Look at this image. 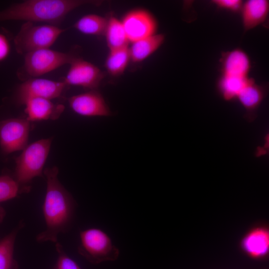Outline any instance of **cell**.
Wrapping results in <instances>:
<instances>
[{"label":"cell","mask_w":269,"mask_h":269,"mask_svg":"<svg viewBox=\"0 0 269 269\" xmlns=\"http://www.w3.org/2000/svg\"><path fill=\"white\" fill-rule=\"evenodd\" d=\"M58 172L56 166L47 167L43 171L46 191L42 210L46 229L37 235L38 242L56 243L59 234L69 229L74 218L76 203L59 180Z\"/></svg>","instance_id":"obj_1"},{"label":"cell","mask_w":269,"mask_h":269,"mask_svg":"<svg viewBox=\"0 0 269 269\" xmlns=\"http://www.w3.org/2000/svg\"><path fill=\"white\" fill-rule=\"evenodd\" d=\"M100 1L86 0H28L0 11V21L22 20L57 23L70 11L86 4L99 5Z\"/></svg>","instance_id":"obj_2"},{"label":"cell","mask_w":269,"mask_h":269,"mask_svg":"<svg viewBox=\"0 0 269 269\" xmlns=\"http://www.w3.org/2000/svg\"><path fill=\"white\" fill-rule=\"evenodd\" d=\"M52 138L41 139L27 145L15 158L14 178L24 187L35 177L42 176L43 167L48 155Z\"/></svg>","instance_id":"obj_3"},{"label":"cell","mask_w":269,"mask_h":269,"mask_svg":"<svg viewBox=\"0 0 269 269\" xmlns=\"http://www.w3.org/2000/svg\"><path fill=\"white\" fill-rule=\"evenodd\" d=\"M78 252L94 265L116 261L120 256L119 249L113 244L110 236L96 228L80 231Z\"/></svg>","instance_id":"obj_4"},{"label":"cell","mask_w":269,"mask_h":269,"mask_svg":"<svg viewBox=\"0 0 269 269\" xmlns=\"http://www.w3.org/2000/svg\"><path fill=\"white\" fill-rule=\"evenodd\" d=\"M53 25H34L24 23L14 39L15 49L19 54L49 48L65 31Z\"/></svg>","instance_id":"obj_5"},{"label":"cell","mask_w":269,"mask_h":269,"mask_svg":"<svg viewBox=\"0 0 269 269\" xmlns=\"http://www.w3.org/2000/svg\"><path fill=\"white\" fill-rule=\"evenodd\" d=\"M24 55L23 69L33 78L70 64L77 57L71 52H61L49 48L37 50Z\"/></svg>","instance_id":"obj_6"},{"label":"cell","mask_w":269,"mask_h":269,"mask_svg":"<svg viewBox=\"0 0 269 269\" xmlns=\"http://www.w3.org/2000/svg\"><path fill=\"white\" fill-rule=\"evenodd\" d=\"M30 121L26 119L12 118L0 122V145L8 154L24 149L27 145Z\"/></svg>","instance_id":"obj_7"},{"label":"cell","mask_w":269,"mask_h":269,"mask_svg":"<svg viewBox=\"0 0 269 269\" xmlns=\"http://www.w3.org/2000/svg\"><path fill=\"white\" fill-rule=\"evenodd\" d=\"M67 86L63 81L30 78L19 86L17 93V101L18 103L24 104L31 98H41L49 100L57 98L61 95Z\"/></svg>","instance_id":"obj_8"},{"label":"cell","mask_w":269,"mask_h":269,"mask_svg":"<svg viewBox=\"0 0 269 269\" xmlns=\"http://www.w3.org/2000/svg\"><path fill=\"white\" fill-rule=\"evenodd\" d=\"M69 71L63 81L68 85L95 90L104 77V73L92 63L79 57L70 64Z\"/></svg>","instance_id":"obj_9"},{"label":"cell","mask_w":269,"mask_h":269,"mask_svg":"<svg viewBox=\"0 0 269 269\" xmlns=\"http://www.w3.org/2000/svg\"><path fill=\"white\" fill-rule=\"evenodd\" d=\"M122 23L128 38L132 43L156 34L157 28L154 16L148 11L141 9L127 13Z\"/></svg>","instance_id":"obj_10"},{"label":"cell","mask_w":269,"mask_h":269,"mask_svg":"<svg viewBox=\"0 0 269 269\" xmlns=\"http://www.w3.org/2000/svg\"><path fill=\"white\" fill-rule=\"evenodd\" d=\"M69 106L76 114L84 117H108L112 115L103 96L98 91L74 95L68 99Z\"/></svg>","instance_id":"obj_11"},{"label":"cell","mask_w":269,"mask_h":269,"mask_svg":"<svg viewBox=\"0 0 269 269\" xmlns=\"http://www.w3.org/2000/svg\"><path fill=\"white\" fill-rule=\"evenodd\" d=\"M221 75L248 77L251 61L248 54L242 49L236 48L223 52L220 60Z\"/></svg>","instance_id":"obj_12"},{"label":"cell","mask_w":269,"mask_h":269,"mask_svg":"<svg viewBox=\"0 0 269 269\" xmlns=\"http://www.w3.org/2000/svg\"><path fill=\"white\" fill-rule=\"evenodd\" d=\"M267 94V87L257 84L252 78L239 93L237 99L246 110L244 118L248 122H252L256 119L257 111Z\"/></svg>","instance_id":"obj_13"},{"label":"cell","mask_w":269,"mask_h":269,"mask_svg":"<svg viewBox=\"0 0 269 269\" xmlns=\"http://www.w3.org/2000/svg\"><path fill=\"white\" fill-rule=\"evenodd\" d=\"M24 104L26 119L30 122L55 120L59 118L64 110V105L53 103L51 100L44 98H31Z\"/></svg>","instance_id":"obj_14"},{"label":"cell","mask_w":269,"mask_h":269,"mask_svg":"<svg viewBox=\"0 0 269 269\" xmlns=\"http://www.w3.org/2000/svg\"><path fill=\"white\" fill-rule=\"evenodd\" d=\"M240 12L244 30H251L267 20L269 13V1L246 0L243 2Z\"/></svg>","instance_id":"obj_15"},{"label":"cell","mask_w":269,"mask_h":269,"mask_svg":"<svg viewBox=\"0 0 269 269\" xmlns=\"http://www.w3.org/2000/svg\"><path fill=\"white\" fill-rule=\"evenodd\" d=\"M165 36L162 34H155L132 42L129 48L130 60L134 63L140 62L154 52L163 43Z\"/></svg>","instance_id":"obj_16"},{"label":"cell","mask_w":269,"mask_h":269,"mask_svg":"<svg viewBox=\"0 0 269 269\" xmlns=\"http://www.w3.org/2000/svg\"><path fill=\"white\" fill-rule=\"evenodd\" d=\"M243 247L251 257L260 258L264 256L269 248V232L263 228L252 231L244 238Z\"/></svg>","instance_id":"obj_17"},{"label":"cell","mask_w":269,"mask_h":269,"mask_svg":"<svg viewBox=\"0 0 269 269\" xmlns=\"http://www.w3.org/2000/svg\"><path fill=\"white\" fill-rule=\"evenodd\" d=\"M23 227L21 221L9 234L0 240V269H18V264L14 258L16 237Z\"/></svg>","instance_id":"obj_18"},{"label":"cell","mask_w":269,"mask_h":269,"mask_svg":"<svg viewBox=\"0 0 269 269\" xmlns=\"http://www.w3.org/2000/svg\"><path fill=\"white\" fill-rule=\"evenodd\" d=\"M251 78L221 75L217 88L219 94L226 101L237 99L241 91L249 83Z\"/></svg>","instance_id":"obj_19"},{"label":"cell","mask_w":269,"mask_h":269,"mask_svg":"<svg viewBox=\"0 0 269 269\" xmlns=\"http://www.w3.org/2000/svg\"><path fill=\"white\" fill-rule=\"evenodd\" d=\"M104 35L110 51L128 47L129 40L122 21L114 16L108 19Z\"/></svg>","instance_id":"obj_20"},{"label":"cell","mask_w":269,"mask_h":269,"mask_svg":"<svg viewBox=\"0 0 269 269\" xmlns=\"http://www.w3.org/2000/svg\"><path fill=\"white\" fill-rule=\"evenodd\" d=\"M108 19L97 14H89L80 18L74 24L73 27L85 34L104 35Z\"/></svg>","instance_id":"obj_21"},{"label":"cell","mask_w":269,"mask_h":269,"mask_svg":"<svg viewBox=\"0 0 269 269\" xmlns=\"http://www.w3.org/2000/svg\"><path fill=\"white\" fill-rule=\"evenodd\" d=\"M130 60L128 47L111 50L106 59L105 67L110 75L118 76L124 73Z\"/></svg>","instance_id":"obj_22"},{"label":"cell","mask_w":269,"mask_h":269,"mask_svg":"<svg viewBox=\"0 0 269 269\" xmlns=\"http://www.w3.org/2000/svg\"><path fill=\"white\" fill-rule=\"evenodd\" d=\"M29 190V188L20 185L14 177L6 174L0 176V203Z\"/></svg>","instance_id":"obj_23"},{"label":"cell","mask_w":269,"mask_h":269,"mask_svg":"<svg viewBox=\"0 0 269 269\" xmlns=\"http://www.w3.org/2000/svg\"><path fill=\"white\" fill-rule=\"evenodd\" d=\"M55 248L58 257L52 269H81L77 263L66 254L59 242L55 243Z\"/></svg>","instance_id":"obj_24"},{"label":"cell","mask_w":269,"mask_h":269,"mask_svg":"<svg viewBox=\"0 0 269 269\" xmlns=\"http://www.w3.org/2000/svg\"><path fill=\"white\" fill-rule=\"evenodd\" d=\"M211 2L218 8L235 13L240 12L243 3L242 0H212Z\"/></svg>","instance_id":"obj_25"},{"label":"cell","mask_w":269,"mask_h":269,"mask_svg":"<svg viewBox=\"0 0 269 269\" xmlns=\"http://www.w3.org/2000/svg\"><path fill=\"white\" fill-rule=\"evenodd\" d=\"M9 51L10 45L7 37L0 33V63L7 57Z\"/></svg>","instance_id":"obj_26"},{"label":"cell","mask_w":269,"mask_h":269,"mask_svg":"<svg viewBox=\"0 0 269 269\" xmlns=\"http://www.w3.org/2000/svg\"><path fill=\"white\" fill-rule=\"evenodd\" d=\"M6 212L4 209L0 205V223H1L5 216Z\"/></svg>","instance_id":"obj_27"}]
</instances>
